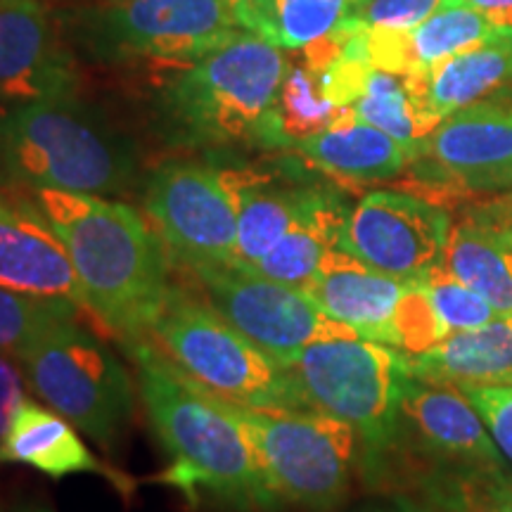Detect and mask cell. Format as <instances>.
I'll return each mask as SVG.
<instances>
[{
  "instance_id": "cell-1",
  "label": "cell",
  "mask_w": 512,
  "mask_h": 512,
  "mask_svg": "<svg viewBox=\"0 0 512 512\" xmlns=\"http://www.w3.org/2000/svg\"><path fill=\"white\" fill-rule=\"evenodd\" d=\"M124 347L136 366L147 420L171 460L162 482L190 505L211 501L240 512L278 510L283 501L228 403L185 375L150 337Z\"/></svg>"
},
{
  "instance_id": "cell-2",
  "label": "cell",
  "mask_w": 512,
  "mask_h": 512,
  "mask_svg": "<svg viewBox=\"0 0 512 512\" xmlns=\"http://www.w3.org/2000/svg\"><path fill=\"white\" fill-rule=\"evenodd\" d=\"M29 195L67 249L86 309L121 344L150 335L171 290L162 238L124 202L64 190Z\"/></svg>"
},
{
  "instance_id": "cell-3",
  "label": "cell",
  "mask_w": 512,
  "mask_h": 512,
  "mask_svg": "<svg viewBox=\"0 0 512 512\" xmlns=\"http://www.w3.org/2000/svg\"><path fill=\"white\" fill-rule=\"evenodd\" d=\"M155 95V124L181 147H287L275 102L290 60L266 38L242 34L195 60L164 67Z\"/></svg>"
},
{
  "instance_id": "cell-4",
  "label": "cell",
  "mask_w": 512,
  "mask_h": 512,
  "mask_svg": "<svg viewBox=\"0 0 512 512\" xmlns=\"http://www.w3.org/2000/svg\"><path fill=\"white\" fill-rule=\"evenodd\" d=\"M136 143L98 107L67 95L0 107V185L121 195L138 181Z\"/></svg>"
},
{
  "instance_id": "cell-5",
  "label": "cell",
  "mask_w": 512,
  "mask_h": 512,
  "mask_svg": "<svg viewBox=\"0 0 512 512\" xmlns=\"http://www.w3.org/2000/svg\"><path fill=\"white\" fill-rule=\"evenodd\" d=\"M247 31L238 0H98L76 12L69 36L93 62L174 67Z\"/></svg>"
},
{
  "instance_id": "cell-6",
  "label": "cell",
  "mask_w": 512,
  "mask_h": 512,
  "mask_svg": "<svg viewBox=\"0 0 512 512\" xmlns=\"http://www.w3.org/2000/svg\"><path fill=\"white\" fill-rule=\"evenodd\" d=\"M41 401L105 451H117L136 418V384L93 332L76 320L55 325L17 356Z\"/></svg>"
},
{
  "instance_id": "cell-7",
  "label": "cell",
  "mask_w": 512,
  "mask_h": 512,
  "mask_svg": "<svg viewBox=\"0 0 512 512\" xmlns=\"http://www.w3.org/2000/svg\"><path fill=\"white\" fill-rule=\"evenodd\" d=\"M147 337L221 399L254 408H297L285 366L235 330L207 299L183 287L171 285Z\"/></svg>"
},
{
  "instance_id": "cell-8",
  "label": "cell",
  "mask_w": 512,
  "mask_h": 512,
  "mask_svg": "<svg viewBox=\"0 0 512 512\" xmlns=\"http://www.w3.org/2000/svg\"><path fill=\"white\" fill-rule=\"evenodd\" d=\"M297 408H311L349 422L380 453L394 441L406 354L363 337L318 339L285 366Z\"/></svg>"
},
{
  "instance_id": "cell-9",
  "label": "cell",
  "mask_w": 512,
  "mask_h": 512,
  "mask_svg": "<svg viewBox=\"0 0 512 512\" xmlns=\"http://www.w3.org/2000/svg\"><path fill=\"white\" fill-rule=\"evenodd\" d=\"M226 403L252 437L280 501L311 512H332L347 501L361 439L349 422L311 408Z\"/></svg>"
},
{
  "instance_id": "cell-10",
  "label": "cell",
  "mask_w": 512,
  "mask_h": 512,
  "mask_svg": "<svg viewBox=\"0 0 512 512\" xmlns=\"http://www.w3.org/2000/svg\"><path fill=\"white\" fill-rule=\"evenodd\" d=\"M143 202L159 238L185 268L235 261V171L200 162H166L147 178Z\"/></svg>"
},
{
  "instance_id": "cell-11",
  "label": "cell",
  "mask_w": 512,
  "mask_h": 512,
  "mask_svg": "<svg viewBox=\"0 0 512 512\" xmlns=\"http://www.w3.org/2000/svg\"><path fill=\"white\" fill-rule=\"evenodd\" d=\"M188 271L200 280L207 302L280 366L318 339L358 337L347 325L325 316L302 290L266 278L256 268L202 264Z\"/></svg>"
},
{
  "instance_id": "cell-12",
  "label": "cell",
  "mask_w": 512,
  "mask_h": 512,
  "mask_svg": "<svg viewBox=\"0 0 512 512\" xmlns=\"http://www.w3.org/2000/svg\"><path fill=\"white\" fill-rule=\"evenodd\" d=\"M451 228V216L439 204L375 190L349 211L337 247L384 275L418 280L441 264Z\"/></svg>"
},
{
  "instance_id": "cell-13",
  "label": "cell",
  "mask_w": 512,
  "mask_h": 512,
  "mask_svg": "<svg viewBox=\"0 0 512 512\" xmlns=\"http://www.w3.org/2000/svg\"><path fill=\"white\" fill-rule=\"evenodd\" d=\"M79 91L69 38L43 0H0V107Z\"/></svg>"
},
{
  "instance_id": "cell-14",
  "label": "cell",
  "mask_w": 512,
  "mask_h": 512,
  "mask_svg": "<svg viewBox=\"0 0 512 512\" xmlns=\"http://www.w3.org/2000/svg\"><path fill=\"white\" fill-rule=\"evenodd\" d=\"M415 159L425 162L430 178L467 190L512 185V102L484 100L451 114Z\"/></svg>"
},
{
  "instance_id": "cell-15",
  "label": "cell",
  "mask_w": 512,
  "mask_h": 512,
  "mask_svg": "<svg viewBox=\"0 0 512 512\" xmlns=\"http://www.w3.org/2000/svg\"><path fill=\"white\" fill-rule=\"evenodd\" d=\"M413 280L384 275L344 249H330L304 294L358 337L392 347V325Z\"/></svg>"
},
{
  "instance_id": "cell-16",
  "label": "cell",
  "mask_w": 512,
  "mask_h": 512,
  "mask_svg": "<svg viewBox=\"0 0 512 512\" xmlns=\"http://www.w3.org/2000/svg\"><path fill=\"white\" fill-rule=\"evenodd\" d=\"M0 287L86 309L67 249L31 204L12 209L0 200Z\"/></svg>"
},
{
  "instance_id": "cell-17",
  "label": "cell",
  "mask_w": 512,
  "mask_h": 512,
  "mask_svg": "<svg viewBox=\"0 0 512 512\" xmlns=\"http://www.w3.org/2000/svg\"><path fill=\"white\" fill-rule=\"evenodd\" d=\"M368 60L392 74H425L434 64L501 38L479 12L451 5L413 29H363Z\"/></svg>"
},
{
  "instance_id": "cell-18",
  "label": "cell",
  "mask_w": 512,
  "mask_h": 512,
  "mask_svg": "<svg viewBox=\"0 0 512 512\" xmlns=\"http://www.w3.org/2000/svg\"><path fill=\"white\" fill-rule=\"evenodd\" d=\"M0 463L27 465L43 475L62 479L67 475L105 477L121 494L131 491V479L102 463L95 453L83 444L76 427L53 408H43L34 401H24L12 418V425L0 444Z\"/></svg>"
},
{
  "instance_id": "cell-19",
  "label": "cell",
  "mask_w": 512,
  "mask_h": 512,
  "mask_svg": "<svg viewBox=\"0 0 512 512\" xmlns=\"http://www.w3.org/2000/svg\"><path fill=\"white\" fill-rule=\"evenodd\" d=\"M401 418L418 430L427 444L465 460L496 465L501 460L494 437L470 399L453 384L406 377L401 392Z\"/></svg>"
},
{
  "instance_id": "cell-20",
  "label": "cell",
  "mask_w": 512,
  "mask_h": 512,
  "mask_svg": "<svg viewBox=\"0 0 512 512\" xmlns=\"http://www.w3.org/2000/svg\"><path fill=\"white\" fill-rule=\"evenodd\" d=\"M408 375L453 384L503 382L512 375V316H496L475 330L453 332L422 354H406Z\"/></svg>"
},
{
  "instance_id": "cell-21",
  "label": "cell",
  "mask_w": 512,
  "mask_h": 512,
  "mask_svg": "<svg viewBox=\"0 0 512 512\" xmlns=\"http://www.w3.org/2000/svg\"><path fill=\"white\" fill-rule=\"evenodd\" d=\"M294 150L325 174L354 183L389 181L411 162L406 147L380 128L358 121L351 107L342 119L318 136L297 143Z\"/></svg>"
},
{
  "instance_id": "cell-22",
  "label": "cell",
  "mask_w": 512,
  "mask_h": 512,
  "mask_svg": "<svg viewBox=\"0 0 512 512\" xmlns=\"http://www.w3.org/2000/svg\"><path fill=\"white\" fill-rule=\"evenodd\" d=\"M441 266L482 294L498 316H512V233L503 226L479 219L456 223Z\"/></svg>"
},
{
  "instance_id": "cell-23",
  "label": "cell",
  "mask_w": 512,
  "mask_h": 512,
  "mask_svg": "<svg viewBox=\"0 0 512 512\" xmlns=\"http://www.w3.org/2000/svg\"><path fill=\"white\" fill-rule=\"evenodd\" d=\"M351 112L358 121L380 128L406 147L411 162L420 155L422 143L441 124L427 102L425 74H392L370 69Z\"/></svg>"
},
{
  "instance_id": "cell-24",
  "label": "cell",
  "mask_w": 512,
  "mask_h": 512,
  "mask_svg": "<svg viewBox=\"0 0 512 512\" xmlns=\"http://www.w3.org/2000/svg\"><path fill=\"white\" fill-rule=\"evenodd\" d=\"M430 110L444 121L465 107L512 86V36H501L470 53L434 64L425 72Z\"/></svg>"
},
{
  "instance_id": "cell-25",
  "label": "cell",
  "mask_w": 512,
  "mask_h": 512,
  "mask_svg": "<svg viewBox=\"0 0 512 512\" xmlns=\"http://www.w3.org/2000/svg\"><path fill=\"white\" fill-rule=\"evenodd\" d=\"M344 221H347V214L342 204L335 197L313 190L302 216L292 223L278 245L252 268L264 273L266 278L304 290L330 249L339 245Z\"/></svg>"
},
{
  "instance_id": "cell-26",
  "label": "cell",
  "mask_w": 512,
  "mask_h": 512,
  "mask_svg": "<svg viewBox=\"0 0 512 512\" xmlns=\"http://www.w3.org/2000/svg\"><path fill=\"white\" fill-rule=\"evenodd\" d=\"M238 181V238L233 264L256 266L302 216L313 190L278 188L266 178L235 171Z\"/></svg>"
},
{
  "instance_id": "cell-27",
  "label": "cell",
  "mask_w": 512,
  "mask_h": 512,
  "mask_svg": "<svg viewBox=\"0 0 512 512\" xmlns=\"http://www.w3.org/2000/svg\"><path fill=\"white\" fill-rule=\"evenodd\" d=\"M349 107H337L325 98L320 86V74L306 64H290L278 102H275V119L283 133L287 147H294L306 138L318 136L347 114Z\"/></svg>"
},
{
  "instance_id": "cell-28",
  "label": "cell",
  "mask_w": 512,
  "mask_h": 512,
  "mask_svg": "<svg viewBox=\"0 0 512 512\" xmlns=\"http://www.w3.org/2000/svg\"><path fill=\"white\" fill-rule=\"evenodd\" d=\"M83 309L69 299L34 297L0 287V354L17 356L55 325L76 320Z\"/></svg>"
},
{
  "instance_id": "cell-29",
  "label": "cell",
  "mask_w": 512,
  "mask_h": 512,
  "mask_svg": "<svg viewBox=\"0 0 512 512\" xmlns=\"http://www.w3.org/2000/svg\"><path fill=\"white\" fill-rule=\"evenodd\" d=\"M351 0H275L268 41L283 50H304L337 34Z\"/></svg>"
},
{
  "instance_id": "cell-30",
  "label": "cell",
  "mask_w": 512,
  "mask_h": 512,
  "mask_svg": "<svg viewBox=\"0 0 512 512\" xmlns=\"http://www.w3.org/2000/svg\"><path fill=\"white\" fill-rule=\"evenodd\" d=\"M418 280L425 287L432 309L437 313L446 335L475 330L498 316L482 294L460 283L458 278H453L441 264L434 266L430 273H425Z\"/></svg>"
},
{
  "instance_id": "cell-31",
  "label": "cell",
  "mask_w": 512,
  "mask_h": 512,
  "mask_svg": "<svg viewBox=\"0 0 512 512\" xmlns=\"http://www.w3.org/2000/svg\"><path fill=\"white\" fill-rule=\"evenodd\" d=\"M448 8V0H351L344 22L358 29L403 31Z\"/></svg>"
},
{
  "instance_id": "cell-32",
  "label": "cell",
  "mask_w": 512,
  "mask_h": 512,
  "mask_svg": "<svg viewBox=\"0 0 512 512\" xmlns=\"http://www.w3.org/2000/svg\"><path fill=\"white\" fill-rule=\"evenodd\" d=\"M477 413L482 415L486 430L494 437L498 451L512 463V384L479 382L458 387Z\"/></svg>"
},
{
  "instance_id": "cell-33",
  "label": "cell",
  "mask_w": 512,
  "mask_h": 512,
  "mask_svg": "<svg viewBox=\"0 0 512 512\" xmlns=\"http://www.w3.org/2000/svg\"><path fill=\"white\" fill-rule=\"evenodd\" d=\"M24 373L12 363V356L0 354V444H3L5 434H8L12 418L19 411L24 401H27V394H24Z\"/></svg>"
},
{
  "instance_id": "cell-34",
  "label": "cell",
  "mask_w": 512,
  "mask_h": 512,
  "mask_svg": "<svg viewBox=\"0 0 512 512\" xmlns=\"http://www.w3.org/2000/svg\"><path fill=\"white\" fill-rule=\"evenodd\" d=\"M451 5H463L482 15L501 36H512V0H448Z\"/></svg>"
},
{
  "instance_id": "cell-35",
  "label": "cell",
  "mask_w": 512,
  "mask_h": 512,
  "mask_svg": "<svg viewBox=\"0 0 512 512\" xmlns=\"http://www.w3.org/2000/svg\"><path fill=\"white\" fill-rule=\"evenodd\" d=\"M242 5V15H245V24L252 34L266 38L271 34L273 22V5L275 0H238Z\"/></svg>"
},
{
  "instance_id": "cell-36",
  "label": "cell",
  "mask_w": 512,
  "mask_h": 512,
  "mask_svg": "<svg viewBox=\"0 0 512 512\" xmlns=\"http://www.w3.org/2000/svg\"><path fill=\"white\" fill-rule=\"evenodd\" d=\"M375 512H430V510H425V508H420V505H415V503H408V501H394L392 505H387V508H382V510H375Z\"/></svg>"
},
{
  "instance_id": "cell-37",
  "label": "cell",
  "mask_w": 512,
  "mask_h": 512,
  "mask_svg": "<svg viewBox=\"0 0 512 512\" xmlns=\"http://www.w3.org/2000/svg\"><path fill=\"white\" fill-rule=\"evenodd\" d=\"M491 503H494L501 512H512V491L510 494L508 491H501V494H498Z\"/></svg>"
},
{
  "instance_id": "cell-38",
  "label": "cell",
  "mask_w": 512,
  "mask_h": 512,
  "mask_svg": "<svg viewBox=\"0 0 512 512\" xmlns=\"http://www.w3.org/2000/svg\"><path fill=\"white\" fill-rule=\"evenodd\" d=\"M463 512H501V510H498L494 503H475V505L470 503V508L463 505Z\"/></svg>"
},
{
  "instance_id": "cell-39",
  "label": "cell",
  "mask_w": 512,
  "mask_h": 512,
  "mask_svg": "<svg viewBox=\"0 0 512 512\" xmlns=\"http://www.w3.org/2000/svg\"><path fill=\"white\" fill-rule=\"evenodd\" d=\"M19 512H55V510L48 508V505H43V503H31V505H24Z\"/></svg>"
},
{
  "instance_id": "cell-40",
  "label": "cell",
  "mask_w": 512,
  "mask_h": 512,
  "mask_svg": "<svg viewBox=\"0 0 512 512\" xmlns=\"http://www.w3.org/2000/svg\"><path fill=\"white\" fill-rule=\"evenodd\" d=\"M503 207H510V209H512V200H508V202H503Z\"/></svg>"
},
{
  "instance_id": "cell-41",
  "label": "cell",
  "mask_w": 512,
  "mask_h": 512,
  "mask_svg": "<svg viewBox=\"0 0 512 512\" xmlns=\"http://www.w3.org/2000/svg\"><path fill=\"white\" fill-rule=\"evenodd\" d=\"M503 382H510V384H512V375H510V377H505V380H503Z\"/></svg>"
},
{
  "instance_id": "cell-42",
  "label": "cell",
  "mask_w": 512,
  "mask_h": 512,
  "mask_svg": "<svg viewBox=\"0 0 512 512\" xmlns=\"http://www.w3.org/2000/svg\"><path fill=\"white\" fill-rule=\"evenodd\" d=\"M43 3H46V0H43Z\"/></svg>"
}]
</instances>
